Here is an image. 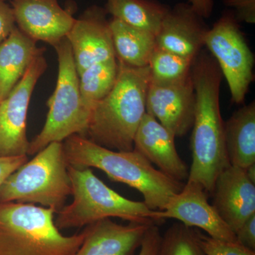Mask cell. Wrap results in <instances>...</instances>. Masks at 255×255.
<instances>
[{"mask_svg":"<svg viewBox=\"0 0 255 255\" xmlns=\"http://www.w3.org/2000/svg\"><path fill=\"white\" fill-rule=\"evenodd\" d=\"M191 76L196 105L191 137L192 164L187 181L198 183L212 194L216 178L231 165L220 107L223 75L211 55L201 51L193 63Z\"/></svg>","mask_w":255,"mask_h":255,"instance_id":"obj_1","label":"cell"},{"mask_svg":"<svg viewBox=\"0 0 255 255\" xmlns=\"http://www.w3.org/2000/svg\"><path fill=\"white\" fill-rule=\"evenodd\" d=\"M63 147L68 166L100 169L112 181L138 191L152 211H162L169 199L184 187L183 182L155 169L137 151L110 150L80 135L65 139Z\"/></svg>","mask_w":255,"mask_h":255,"instance_id":"obj_2","label":"cell"},{"mask_svg":"<svg viewBox=\"0 0 255 255\" xmlns=\"http://www.w3.org/2000/svg\"><path fill=\"white\" fill-rule=\"evenodd\" d=\"M118 63L113 89L92 108L87 137L110 150L131 151L146 114L150 68L130 66L119 60Z\"/></svg>","mask_w":255,"mask_h":255,"instance_id":"obj_3","label":"cell"},{"mask_svg":"<svg viewBox=\"0 0 255 255\" xmlns=\"http://www.w3.org/2000/svg\"><path fill=\"white\" fill-rule=\"evenodd\" d=\"M55 210L33 204L0 202V255H75L86 231L63 236Z\"/></svg>","mask_w":255,"mask_h":255,"instance_id":"obj_4","label":"cell"},{"mask_svg":"<svg viewBox=\"0 0 255 255\" xmlns=\"http://www.w3.org/2000/svg\"><path fill=\"white\" fill-rule=\"evenodd\" d=\"M73 199L64 206L55 219L60 230L86 227L106 219L119 218L130 223L157 225L155 211L142 201L130 200L109 187L91 168L68 166Z\"/></svg>","mask_w":255,"mask_h":255,"instance_id":"obj_5","label":"cell"},{"mask_svg":"<svg viewBox=\"0 0 255 255\" xmlns=\"http://www.w3.org/2000/svg\"><path fill=\"white\" fill-rule=\"evenodd\" d=\"M71 194L63 142H54L6 178L0 187V202L40 204L58 213Z\"/></svg>","mask_w":255,"mask_h":255,"instance_id":"obj_6","label":"cell"},{"mask_svg":"<svg viewBox=\"0 0 255 255\" xmlns=\"http://www.w3.org/2000/svg\"><path fill=\"white\" fill-rule=\"evenodd\" d=\"M54 48L58 61L56 87L47 102L44 126L29 142L30 155H36L51 142H63L71 135L87 137L92 110L82 102L71 47L65 38Z\"/></svg>","mask_w":255,"mask_h":255,"instance_id":"obj_7","label":"cell"},{"mask_svg":"<svg viewBox=\"0 0 255 255\" xmlns=\"http://www.w3.org/2000/svg\"><path fill=\"white\" fill-rule=\"evenodd\" d=\"M204 46L227 81L232 102L241 105L254 80L255 56L233 11H225L209 28Z\"/></svg>","mask_w":255,"mask_h":255,"instance_id":"obj_8","label":"cell"},{"mask_svg":"<svg viewBox=\"0 0 255 255\" xmlns=\"http://www.w3.org/2000/svg\"><path fill=\"white\" fill-rule=\"evenodd\" d=\"M47 66L43 55L37 56L9 95L0 102V157L28 155V107L37 82Z\"/></svg>","mask_w":255,"mask_h":255,"instance_id":"obj_9","label":"cell"},{"mask_svg":"<svg viewBox=\"0 0 255 255\" xmlns=\"http://www.w3.org/2000/svg\"><path fill=\"white\" fill-rule=\"evenodd\" d=\"M155 216L158 223L177 220L188 227L203 230L210 237L237 243L236 235L209 204L207 192L198 183L187 181L162 211H155Z\"/></svg>","mask_w":255,"mask_h":255,"instance_id":"obj_10","label":"cell"},{"mask_svg":"<svg viewBox=\"0 0 255 255\" xmlns=\"http://www.w3.org/2000/svg\"><path fill=\"white\" fill-rule=\"evenodd\" d=\"M196 97L192 76L169 84L150 82L146 113L157 119L174 137L187 135L192 128Z\"/></svg>","mask_w":255,"mask_h":255,"instance_id":"obj_11","label":"cell"},{"mask_svg":"<svg viewBox=\"0 0 255 255\" xmlns=\"http://www.w3.org/2000/svg\"><path fill=\"white\" fill-rule=\"evenodd\" d=\"M107 14L97 5L87 8L67 35L78 75L92 65L117 58Z\"/></svg>","mask_w":255,"mask_h":255,"instance_id":"obj_12","label":"cell"},{"mask_svg":"<svg viewBox=\"0 0 255 255\" xmlns=\"http://www.w3.org/2000/svg\"><path fill=\"white\" fill-rule=\"evenodd\" d=\"M11 3L18 29L35 41L53 47L66 38L76 19L58 0H11Z\"/></svg>","mask_w":255,"mask_h":255,"instance_id":"obj_13","label":"cell"},{"mask_svg":"<svg viewBox=\"0 0 255 255\" xmlns=\"http://www.w3.org/2000/svg\"><path fill=\"white\" fill-rule=\"evenodd\" d=\"M189 3H178L164 16L155 36V47L195 59L204 46L209 27Z\"/></svg>","mask_w":255,"mask_h":255,"instance_id":"obj_14","label":"cell"},{"mask_svg":"<svg viewBox=\"0 0 255 255\" xmlns=\"http://www.w3.org/2000/svg\"><path fill=\"white\" fill-rule=\"evenodd\" d=\"M212 194L213 206L234 233L255 214V184L245 169L228 166L216 178Z\"/></svg>","mask_w":255,"mask_h":255,"instance_id":"obj_15","label":"cell"},{"mask_svg":"<svg viewBox=\"0 0 255 255\" xmlns=\"http://www.w3.org/2000/svg\"><path fill=\"white\" fill-rule=\"evenodd\" d=\"M175 137L150 114L146 113L134 138L133 150L178 182L188 179L189 170L176 149Z\"/></svg>","mask_w":255,"mask_h":255,"instance_id":"obj_16","label":"cell"},{"mask_svg":"<svg viewBox=\"0 0 255 255\" xmlns=\"http://www.w3.org/2000/svg\"><path fill=\"white\" fill-rule=\"evenodd\" d=\"M151 225H122L111 219L97 221L85 227L86 236L75 255H134Z\"/></svg>","mask_w":255,"mask_h":255,"instance_id":"obj_17","label":"cell"},{"mask_svg":"<svg viewBox=\"0 0 255 255\" xmlns=\"http://www.w3.org/2000/svg\"><path fill=\"white\" fill-rule=\"evenodd\" d=\"M36 43L16 26L0 44V102L21 80L32 61L43 55L46 49Z\"/></svg>","mask_w":255,"mask_h":255,"instance_id":"obj_18","label":"cell"},{"mask_svg":"<svg viewBox=\"0 0 255 255\" xmlns=\"http://www.w3.org/2000/svg\"><path fill=\"white\" fill-rule=\"evenodd\" d=\"M226 151L231 165L255 164V102L241 107L224 123Z\"/></svg>","mask_w":255,"mask_h":255,"instance_id":"obj_19","label":"cell"},{"mask_svg":"<svg viewBox=\"0 0 255 255\" xmlns=\"http://www.w3.org/2000/svg\"><path fill=\"white\" fill-rule=\"evenodd\" d=\"M110 23L117 59L130 66H147L155 48V35L116 18Z\"/></svg>","mask_w":255,"mask_h":255,"instance_id":"obj_20","label":"cell"},{"mask_svg":"<svg viewBox=\"0 0 255 255\" xmlns=\"http://www.w3.org/2000/svg\"><path fill=\"white\" fill-rule=\"evenodd\" d=\"M105 9L113 18L156 36L170 7L156 0H107Z\"/></svg>","mask_w":255,"mask_h":255,"instance_id":"obj_21","label":"cell"},{"mask_svg":"<svg viewBox=\"0 0 255 255\" xmlns=\"http://www.w3.org/2000/svg\"><path fill=\"white\" fill-rule=\"evenodd\" d=\"M118 71V60L115 58L92 65L78 75L80 95L87 108L92 110L97 102L110 93Z\"/></svg>","mask_w":255,"mask_h":255,"instance_id":"obj_22","label":"cell"},{"mask_svg":"<svg viewBox=\"0 0 255 255\" xmlns=\"http://www.w3.org/2000/svg\"><path fill=\"white\" fill-rule=\"evenodd\" d=\"M194 60L155 47L148 64L150 82L169 84L187 78L191 75Z\"/></svg>","mask_w":255,"mask_h":255,"instance_id":"obj_23","label":"cell"},{"mask_svg":"<svg viewBox=\"0 0 255 255\" xmlns=\"http://www.w3.org/2000/svg\"><path fill=\"white\" fill-rule=\"evenodd\" d=\"M157 255H206L199 244L196 228L174 223L161 238Z\"/></svg>","mask_w":255,"mask_h":255,"instance_id":"obj_24","label":"cell"},{"mask_svg":"<svg viewBox=\"0 0 255 255\" xmlns=\"http://www.w3.org/2000/svg\"><path fill=\"white\" fill-rule=\"evenodd\" d=\"M199 244L206 255H255L252 251L238 243L221 241L203 234L196 229Z\"/></svg>","mask_w":255,"mask_h":255,"instance_id":"obj_25","label":"cell"},{"mask_svg":"<svg viewBox=\"0 0 255 255\" xmlns=\"http://www.w3.org/2000/svg\"><path fill=\"white\" fill-rule=\"evenodd\" d=\"M228 7L234 9L238 22L255 23V0H223Z\"/></svg>","mask_w":255,"mask_h":255,"instance_id":"obj_26","label":"cell"},{"mask_svg":"<svg viewBox=\"0 0 255 255\" xmlns=\"http://www.w3.org/2000/svg\"><path fill=\"white\" fill-rule=\"evenodd\" d=\"M161 238L162 236L157 225H151L145 233L137 255H157Z\"/></svg>","mask_w":255,"mask_h":255,"instance_id":"obj_27","label":"cell"},{"mask_svg":"<svg viewBox=\"0 0 255 255\" xmlns=\"http://www.w3.org/2000/svg\"><path fill=\"white\" fill-rule=\"evenodd\" d=\"M235 235L238 244L255 252V214L247 220Z\"/></svg>","mask_w":255,"mask_h":255,"instance_id":"obj_28","label":"cell"},{"mask_svg":"<svg viewBox=\"0 0 255 255\" xmlns=\"http://www.w3.org/2000/svg\"><path fill=\"white\" fill-rule=\"evenodd\" d=\"M5 1L0 0V44L16 26L12 8Z\"/></svg>","mask_w":255,"mask_h":255,"instance_id":"obj_29","label":"cell"},{"mask_svg":"<svg viewBox=\"0 0 255 255\" xmlns=\"http://www.w3.org/2000/svg\"><path fill=\"white\" fill-rule=\"evenodd\" d=\"M27 161V155L0 157V187L10 174Z\"/></svg>","mask_w":255,"mask_h":255,"instance_id":"obj_30","label":"cell"},{"mask_svg":"<svg viewBox=\"0 0 255 255\" xmlns=\"http://www.w3.org/2000/svg\"><path fill=\"white\" fill-rule=\"evenodd\" d=\"M188 3L204 18H209L214 11V0H189Z\"/></svg>","mask_w":255,"mask_h":255,"instance_id":"obj_31","label":"cell"},{"mask_svg":"<svg viewBox=\"0 0 255 255\" xmlns=\"http://www.w3.org/2000/svg\"><path fill=\"white\" fill-rule=\"evenodd\" d=\"M245 169H246L247 175L248 176L249 179L255 184V164H252Z\"/></svg>","mask_w":255,"mask_h":255,"instance_id":"obj_32","label":"cell"}]
</instances>
